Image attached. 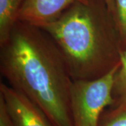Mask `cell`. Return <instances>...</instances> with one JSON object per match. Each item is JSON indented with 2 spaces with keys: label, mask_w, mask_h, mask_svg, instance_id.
Here are the masks:
<instances>
[{
  "label": "cell",
  "mask_w": 126,
  "mask_h": 126,
  "mask_svg": "<svg viewBox=\"0 0 126 126\" xmlns=\"http://www.w3.org/2000/svg\"><path fill=\"white\" fill-rule=\"evenodd\" d=\"M0 46V71L9 86L35 104L53 126H74V81L48 34L40 27L18 20L9 39Z\"/></svg>",
  "instance_id": "cell-1"
},
{
  "label": "cell",
  "mask_w": 126,
  "mask_h": 126,
  "mask_svg": "<svg viewBox=\"0 0 126 126\" xmlns=\"http://www.w3.org/2000/svg\"><path fill=\"white\" fill-rule=\"evenodd\" d=\"M56 45L73 81H93L121 64L122 50L106 0L77 2L40 27Z\"/></svg>",
  "instance_id": "cell-2"
},
{
  "label": "cell",
  "mask_w": 126,
  "mask_h": 126,
  "mask_svg": "<svg viewBox=\"0 0 126 126\" xmlns=\"http://www.w3.org/2000/svg\"><path fill=\"white\" fill-rule=\"evenodd\" d=\"M119 67L98 79L74 81L71 92L74 126H99L105 109L113 102L114 78Z\"/></svg>",
  "instance_id": "cell-3"
},
{
  "label": "cell",
  "mask_w": 126,
  "mask_h": 126,
  "mask_svg": "<svg viewBox=\"0 0 126 126\" xmlns=\"http://www.w3.org/2000/svg\"><path fill=\"white\" fill-rule=\"evenodd\" d=\"M0 97L16 126H53L35 104L10 86L1 83Z\"/></svg>",
  "instance_id": "cell-4"
},
{
  "label": "cell",
  "mask_w": 126,
  "mask_h": 126,
  "mask_svg": "<svg viewBox=\"0 0 126 126\" xmlns=\"http://www.w3.org/2000/svg\"><path fill=\"white\" fill-rule=\"evenodd\" d=\"M87 0H25L18 20L42 27L57 20L72 5Z\"/></svg>",
  "instance_id": "cell-5"
},
{
  "label": "cell",
  "mask_w": 126,
  "mask_h": 126,
  "mask_svg": "<svg viewBox=\"0 0 126 126\" xmlns=\"http://www.w3.org/2000/svg\"><path fill=\"white\" fill-rule=\"evenodd\" d=\"M25 0H0V45L9 39Z\"/></svg>",
  "instance_id": "cell-6"
},
{
  "label": "cell",
  "mask_w": 126,
  "mask_h": 126,
  "mask_svg": "<svg viewBox=\"0 0 126 126\" xmlns=\"http://www.w3.org/2000/svg\"><path fill=\"white\" fill-rule=\"evenodd\" d=\"M111 108L126 107V50L122 51L121 64L114 78Z\"/></svg>",
  "instance_id": "cell-7"
},
{
  "label": "cell",
  "mask_w": 126,
  "mask_h": 126,
  "mask_svg": "<svg viewBox=\"0 0 126 126\" xmlns=\"http://www.w3.org/2000/svg\"><path fill=\"white\" fill-rule=\"evenodd\" d=\"M113 18L122 51L126 50V0H114Z\"/></svg>",
  "instance_id": "cell-8"
},
{
  "label": "cell",
  "mask_w": 126,
  "mask_h": 126,
  "mask_svg": "<svg viewBox=\"0 0 126 126\" xmlns=\"http://www.w3.org/2000/svg\"><path fill=\"white\" fill-rule=\"evenodd\" d=\"M99 126H126V107L105 109L100 118Z\"/></svg>",
  "instance_id": "cell-9"
},
{
  "label": "cell",
  "mask_w": 126,
  "mask_h": 126,
  "mask_svg": "<svg viewBox=\"0 0 126 126\" xmlns=\"http://www.w3.org/2000/svg\"><path fill=\"white\" fill-rule=\"evenodd\" d=\"M0 126H16L1 97H0Z\"/></svg>",
  "instance_id": "cell-10"
},
{
  "label": "cell",
  "mask_w": 126,
  "mask_h": 126,
  "mask_svg": "<svg viewBox=\"0 0 126 126\" xmlns=\"http://www.w3.org/2000/svg\"><path fill=\"white\" fill-rule=\"evenodd\" d=\"M106 1L107 3L110 11L111 12V14H113V12H114V0H106Z\"/></svg>",
  "instance_id": "cell-11"
}]
</instances>
